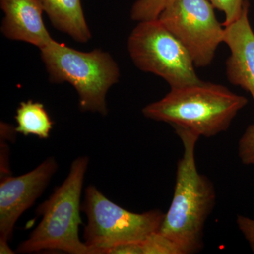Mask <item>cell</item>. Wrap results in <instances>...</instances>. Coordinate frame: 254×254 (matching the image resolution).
I'll list each match as a JSON object with an SVG mask.
<instances>
[{"instance_id":"obj_17","label":"cell","mask_w":254,"mask_h":254,"mask_svg":"<svg viewBox=\"0 0 254 254\" xmlns=\"http://www.w3.org/2000/svg\"><path fill=\"white\" fill-rule=\"evenodd\" d=\"M237 224L254 253V220L239 215L237 218Z\"/></svg>"},{"instance_id":"obj_13","label":"cell","mask_w":254,"mask_h":254,"mask_svg":"<svg viewBox=\"0 0 254 254\" xmlns=\"http://www.w3.org/2000/svg\"><path fill=\"white\" fill-rule=\"evenodd\" d=\"M107 254H180L173 242L159 232L143 240L113 247Z\"/></svg>"},{"instance_id":"obj_1","label":"cell","mask_w":254,"mask_h":254,"mask_svg":"<svg viewBox=\"0 0 254 254\" xmlns=\"http://www.w3.org/2000/svg\"><path fill=\"white\" fill-rule=\"evenodd\" d=\"M184 147L177 163L176 183L171 205L159 232L173 242L180 254L200 252L207 219L213 211L216 193L213 183L198 171L195 145L199 136L177 130Z\"/></svg>"},{"instance_id":"obj_11","label":"cell","mask_w":254,"mask_h":254,"mask_svg":"<svg viewBox=\"0 0 254 254\" xmlns=\"http://www.w3.org/2000/svg\"><path fill=\"white\" fill-rule=\"evenodd\" d=\"M44 12L52 24L58 31L66 33L78 43H87L91 40L82 7L81 0H40Z\"/></svg>"},{"instance_id":"obj_16","label":"cell","mask_w":254,"mask_h":254,"mask_svg":"<svg viewBox=\"0 0 254 254\" xmlns=\"http://www.w3.org/2000/svg\"><path fill=\"white\" fill-rule=\"evenodd\" d=\"M238 153L242 163L254 165V123L247 127L240 138Z\"/></svg>"},{"instance_id":"obj_12","label":"cell","mask_w":254,"mask_h":254,"mask_svg":"<svg viewBox=\"0 0 254 254\" xmlns=\"http://www.w3.org/2000/svg\"><path fill=\"white\" fill-rule=\"evenodd\" d=\"M15 119L17 123L16 133L24 136L33 135L41 139L50 138L53 123L42 103L31 100L21 102Z\"/></svg>"},{"instance_id":"obj_7","label":"cell","mask_w":254,"mask_h":254,"mask_svg":"<svg viewBox=\"0 0 254 254\" xmlns=\"http://www.w3.org/2000/svg\"><path fill=\"white\" fill-rule=\"evenodd\" d=\"M208 0H171L158 19L186 48L195 67L212 63L225 27Z\"/></svg>"},{"instance_id":"obj_3","label":"cell","mask_w":254,"mask_h":254,"mask_svg":"<svg viewBox=\"0 0 254 254\" xmlns=\"http://www.w3.org/2000/svg\"><path fill=\"white\" fill-rule=\"evenodd\" d=\"M89 159L80 156L73 160L63 183L36 212L42 219L27 240L16 252L31 254L45 250L61 251L71 254H93L82 242L78 229L82 222L81 196Z\"/></svg>"},{"instance_id":"obj_2","label":"cell","mask_w":254,"mask_h":254,"mask_svg":"<svg viewBox=\"0 0 254 254\" xmlns=\"http://www.w3.org/2000/svg\"><path fill=\"white\" fill-rule=\"evenodd\" d=\"M247 103L245 96L225 86L200 81L171 88L163 98L146 105L142 112L145 118L168 123L175 131L210 138L226 131Z\"/></svg>"},{"instance_id":"obj_6","label":"cell","mask_w":254,"mask_h":254,"mask_svg":"<svg viewBox=\"0 0 254 254\" xmlns=\"http://www.w3.org/2000/svg\"><path fill=\"white\" fill-rule=\"evenodd\" d=\"M137 68L163 78L171 88L199 83L190 53L158 18L139 21L127 41Z\"/></svg>"},{"instance_id":"obj_5","label":"cell","mask_w":254,"mask_h":254,"mask_svg":"<svg viewBox=\"0 0 254 254\" xmlns=\"http://www.w3.org/2000/svg\"><path fill=\"white\" fill-rule=\"evenodd\" d=\"M81 210L87 216L83 238L93 254L143 240L158 232L165 213L159 210L135 213L108 199L93 185L87 187Z\"/></svg>"},{"instance_id":"obj_10","label":"cell","mask_w":254,"mask_h":254,"mask_svg":"<svg viewBox=\"0 0 254 254\" xmlns=\"http://www.w3.org/2000/svg\"><path fill=\"white\" fill-rule=\"evenodd\" d=\"M4 16L1 31L11 41L25 42L40 50L53 41L43 21L40 0H0Z\"/></svg>"},{"instance_id":"obj_9","label":"cell","mask_w":254,"mask_h":254,"mask_svg":"<svg viewBox=\"0 0 254 254\" xmlns=\"http://www.w3.org/2000/svg\"><path fill=\"white\" fill-rule=\"evenodd\" d=\"M250 4L245 0L240 17L225 26L223 43L230 50L227 77L235 86L248 91L254 101V32L249 19Z\"/></svg>"},{"instance_id":"obj_4","label":"cell","mask_w":254,"mask_h":254,"mask_svg":"<svg viewBox=\"0 0 254 254\" xmlns=\"http://www.w3.org/2000/svg\"><path fill=\"white\" fill-rule=\"evenodd\" d=\"M40 50L50 81L70 83L78 93L82 111L108 114L106 95L120 76L109 53L99 49L81 52L55 40Z\"/></svg>"},{"instance_id":"obj_14","label":"cell","mask_w":254,"mask_h":254,"mask_svg":"<svg viewBox=\"0 0 254 254\" xmlns=\"http://www.w3.org/2000/svg\"><path fill=\"white\" fill-rule=\"evenodd\" d=\"M171 0H137L132 6L131 18L133 21L157 19Z\"/></svg>"},{"instance_id":"obj_15","label":"cell","mask_w":254,"mask_h":254,"mask_svg":"<svg viewBox=\"0 0 254 254\" xmlns=\"http://www.w3.org/2000/svg\"><path fill=\"white\" fill-rule=\"evenodd\" d=\"M215 9H218L225 14L224 27L235 22L240 17L243 11L245 0H208Z\"/></svg>"},{"instance_id":"obj_8","label":"cell","mask_w":254,"mask_h":254,"mask_svg":"<svg viewBox=\"0 0 254 254\" xmlns=\"http://www.w3.org/2000/svg\"><path fill=\"white\" fill-rule=\"evenodd\" d=\"M58 165L50 157L29 173L1 177L0 184V242H9L16 222L43 193Z\"/></svg>"}]
</instances>
